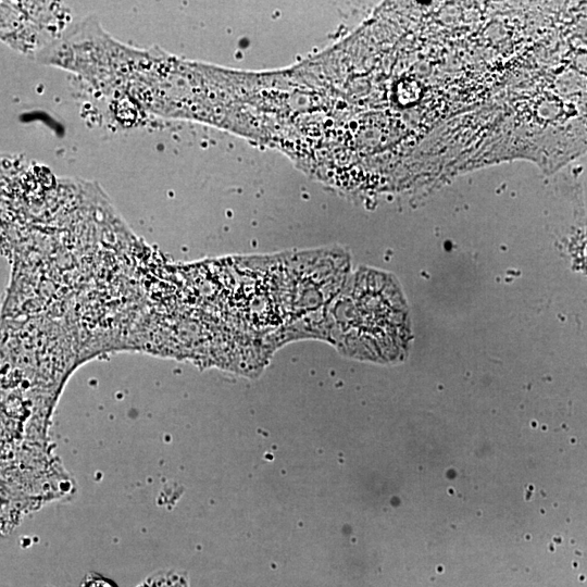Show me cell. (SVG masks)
<instances>
[{
  "mask_svg": "<svg viewBox=\"0 0 587 587\" xmlns=\"http://www.w3.org/2000/svg\"><path fill=\"white\" fill-rule=\"evenodd\" d=\"M80 587H117L112 580L102 576H90L80 585Z\"/></svg>",
  "mask_w": 587,
  "mask_h": 587,
  "instance_id": "1",
  "label": "cell"
}]
</instances>
